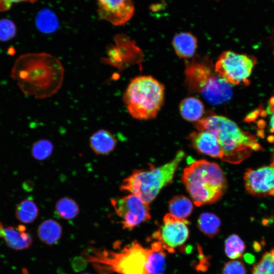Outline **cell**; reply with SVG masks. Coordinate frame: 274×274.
I'll list each match as a JSON object with an SVG mask.
<instances>
[{
	"instance_id": "28",
	"label": "cell",
	"mask_w": 274,
	"mask_h": 274,
	"mask_svg": "<svg viewBox=\"0 0 274 274\" xmlns=\"http://www.w3.org/2000/svg\"><path fill=\"white\" fill-rule=\"evenodd\" d=\"M223 274H246V270L243 262L233 260L225 264Z\"/></svg>"
},
{
	"instance_id": "7",
	"label": "cell",
	"mask_w": 274,
	"mask_h": 274,
	"mask_svg": "<svg viewBox=\"0 0 274 274\" xmlns=\"http://www.w3.org/2000/svg\"><path fill=\"white\" fill-rule=\"evenodd\" d=\"M185 75L189 91L199 94L212 104H223L231 98V86L218 76L207 58L186 61Z\"/></svg>"
},
{
	"instance_id": "14",
	"label": "cell",
	"mask_w": 274,
	"mask_h": 274,
	"mask_svg": "<svg viewBox=\"0 0 274 274\" xmlns=\"http://www.w3.org/2000/svg\"><path fill=\"white\" fill-rule=\"evenodd\" d=\"M192 147L198 152L221 160L222 154L216 136L208 130L192 132L188 136Z\"/></svg>"
},
{
	"instance_id": "34",
	"label": "cell",
	"mask_w": 274,
	"mask_h": 274,
	"mask_svg": "<svg viewBox=\"0 0 274 274\" xmlns=\"http://www.w3.org/2000/svg\"><path fill=\"white\" fill-rule=\"evenodd\" d=\"M272 40H273V46H274V29L273 30V32H272ZM273 53H274V50H273Z\"/></svg>"
},
{
	"instance_id": "29",
	"label": "cell",
	"mask_w": 274,
	"mask_h": 274,
	"mask_svg": "<svg viewBox=\"0 0 274 274\" xmlns=\"http://www.w3.org/2000/svg\"><path fill=\"white\" fill-rule=\"evenodd\" d=\"M46 15V16L45 15H44L45 19L42 18L39 26L42 30L45 32H51L56 28L57 21L52 14H47Z\"/></svg>"
},
{
	"instance_id": "33",
	"label": "cell",
	"mask_w": 274,
	"mask_h": 274,
	"mask_svg": "<svg viewBox=\"0 0 274 274\" xmlns=\"http://www.w3.org/2000/svg\"><path fill=\"white\" fill-rule=\"evenodd\" d=\"M272 112L270 118L269 125H270V131L271 132H274V109L271 108Z\"/></svg>"
},
{
	"instance_id": "1",
	"label": "cell",
	"mask_w": 274,
	"mask_h": 274,
	"mask_svg": "<svg viewBox=\"0 0 274 274\" xmlns=\"http://www.w3.org/2000/svg\"><path fill=\"white\" fill-rule=\"evenodd\" d=\"M11 77L23 93L43 99L60 90L64 80V69L61 61L51 54L28 53L16 59Z\"/></svg>"
},
{
	"instance_id": "23",
	"label": "cell",
	"mask_w": 274,
	"mask_h": 274,
	"mask_svg": "<svg viewBox=\"0 0 274 274\" xmlns=\"http://www.w3.org/2000/svg\"><path fill=\"white\" fill-rule=\"evenodd\" d=\"M199 230L210 237L216 235L219 232L221 221L216 215L211 213H203L197 220Z\"/></svg>"
},
{
	"instance_id": "3",
	"label": "cell",
	"mask_w": 274,
	"mask_h": 274,
	"mask_svg": "<svg viewBox=\"0 0 274 274\" xmlns=\"http://www.w3.org/2000/svg\"><path fill=\"white\" fill-rule=\"evenodd\" d=\"M182 181L198 207L218 201L227 188L225 176L220 166L206 160L195 161L186 167Z\"/></svg>"
},
{
	"instance_id": "22",
	"label": "cell",
	"mask_w": 274,
	"mask_h": 274,
	"mask_svg": "<svg viewBox=\"0 0 274 274\" xmlns=\"http://www.w3.org/2000/svg\"><path fill=\"white\" fill-rule=\"evenodd\" d=\"M39 214L38 208L31 198H27L16 206L15 215L17 219L23 223L33 222Z\"/></svg>"
},
{
	"instance_id": "6",
	"label": "cell",
	"mask_w": 274,
	"mask_h": 274,
	"mask_svg": "<svg viewBox=\"0 0 274 274\" xmlns=\"http://www.w3.org/2000/svg\"><path fill=\"white\" fill-rule=\"evenodd\" d=\"M85 256L99 273L148 274L146 268L148 249L136 241L125 246L121 252L92 249Z\"/></svg>"
},
{
	"instance_id": "25",
	"label": "cell",
	"mask_w": 274,
	"mask_h": 274,
	"mask_svg": "<svg viewBox=\"0 0 274 274\" xmlns=\"http://www.w3.org/2000/svg\"><path fill=\"white\" fill-rule=\"evenodd\" d=\"M245 250L244 243L236 234L227 237L225 242V251L228 257L232 259L241 258Z\"/></svg>"
},
{
	"instance_id": "20",
	"label": "cell",
	"mask_w": 274,
	"mask_h": 274,
	"mask_svg": "<svg viewBox=\"0 0 274 274\" xmlns=\"http://www.w3.org/2000/svg\"><path fill=\"white\" fill-rule=\"evenodd\" d=\"M62 227L60 224L53 219L42 222L38 228V234L40 240L48 245L56 244L61 237Z\"/></svg>"
},
{
	"instance_id": "13",
	"label": "cell",
	"mask_w": 274,
	"mask_h": 274,
	"mask_svg": "<svg viewBox=\"0 0 274 274\" xmlns=\"http://www.w3.org/2000/svg\"><path fill=\"white\" fill-rule=\"evenodd\" d=\"M98 18L114 26L125 25L133 17L132 0H96Z\"/></svg>"
},
{
	"instance_id": "10",
	"label": "cell",
	"mask_w": 274,
	"mask_h": 274,
	"mask_svg": "<svg viewBox=\"0 0 274 274\" xmlns=\"http://www.w3.org/2000/svg\"><path fill=\"white\" fill-rule=\"evenodd\" d=\"M114 44L109 46L107 56L102 60L106 64L123 71L133 65H141L144 54L136 43L125 34L114 36Z\"/></svg>"
},
{
	"instance_id": "9",
	"label": "cell",
	"mask_w": 274,
	"mask_h": 274,
	"mask_svg": "<svg viewBox=\"0 0 274 274\" xmlns=\"http://www.w3.org/2000/svg\"><path fill=\"white\" fill-rule=\"evenodd\" d=\"M111 204L124 229L132 230L151 218L149 204L134 194L113 198Z\"/></svg>"
},
{
	"instance_id": "17",
	"label": "cell",
	"mask_w": 274,
	"mask_h": 274,
	"mask_svg": "<svg viewBox=\"0 0 274 274\" xmlns=\"http://www.w3.org/2000/svg\"><path fill=\"white\" fill-rule=\"evenodd\" d=\"M176 54L180 58L188 59L194 56L197 48L196 38L189 32L176 35L172 40Z\"/></svg>"
},
{
	"instance_id": "21",
	"label": "cell",
	"mask_w": 274,
	"mask_h": 274,
	"mask_svg": "<svg viewBox=\"0 0 274 274\" xmlns=\"http://www.w3.org/2000/svg\"><path fill=\"white\" fill-rule=\"evenodd\" d=\"M170 214L182 219H186L192 212L193 207L191 200L183 195H178L173 197L168 203Z\"/></svg>"
},
{
	"instance_id": "16",
	"label": "cell",
	"mask_w": 274,
	"mask_h": 274,
	"mask_svg": "<svg viewBox=\"0 0 274 274\" xmlns=\"http://www.w3.org/2000/svg\"><path fill=\"white\" fill-rule=\"evenodd\" d=\"M117 144V140L110 131L100 129L89 138V146L97 155H107L112 153Z\"/></svg>"
},
{
	"instance_id": "11",
	"label": "cell",
	"mask_w": 274,
	"mask_h": 274,
	"mask_svg": "<svg viewBox=\"0 0 274 274\" xmlns=\"http://www.w3.org/2000/svg\"><path fill=\"white\" fill-rule=\"evenodd\" d=\"M189 221L176 217L170 213L163 218L162 224L152 235L164 250L174 253L175 249L183 245L188 238Z\"/></svg>"
},
{
	"instance_id": "35",
	"label": "cell",
	"mask_w": 274,
	"mask_h": 274,
	"mask_svg": "<svg viewBox=\"0 0 274 274\" xmlns=\"http://www.w3.org/2000/svg\"><path fill=\"white\" fill-rule=\"evenodd\" d=\"M82 274H90V273H83Z\"/></svg>"
},
{
	"instance_id": "18",
	"label": "cell",
	"mask_w": 274,
	"mask_h": 274,
	"mask_svg": "<svg viewBox=\"0 0 274 274\" xmlns=\"http://www.w3.org/2000/svg\"><path fill=\"white\" fill-rule=\"evenodd\" d=\"M204 106L198 98L190 96L183 99L179 105V111L182 118L189 122H197L202 119Z\"/></svg>"
},
{
	"instance_id": "15",
	"label": "cell",
	"mask_w": 274,
	"mask_h": 274,
	"mask_svg": "<svg viewBox=\"0 0 274 274\" xmlns=\"http://www.w3.org/2000/svg\"><path fill=\"white\" fill-rule=\"evenodd\" d=\"M0 237L9 247L17 250L28 249L32 243L31 236L23 225L4 227L0 222Z\"/></svg>"
},
{
	"instance_id": "5",
	"label": "cell",
	"mask_w": 274,
	"mask_h": 274,
	"mask_svg": "<svg viewBox=\"0 0 274 274\" xmlns=\"http://www.w3.org/2000/svg\"><path fill=\"white\" fill-rule=\"evenodd\" d=\"M164 85L151 76L132 79L123 95V100L131 117L147 120L156 117L164 100Z\"/></svg>"
},
{
	"instance_id": "2",
	"label": "cell",
	"mask_w": 274,
	"mask_h": 274,
	"mask_svg": "<svg viewBox=\"0 0 274 274\" xmlns=\"http://www.w3.org/2000/svg\"><path fill=\"white\" fill-rule=\"evenodd\" d=\"M198 130H208L216 136L222 154L221 160L238 164L261 149L256 137L243 130L232 120L219 115H210L195 124Z\"/></svg>"
},
{
	"instance_id": "8",
	"label": "cell",
	"mask_w": 274,
	"mask_h": 274,
	"mask_svg": "<svg viewBox=\"0 0 274 274\" xmlns=\"http://www.w3.org/2000/svg\"><path fill=\"white\" fill-rule=\"evenodd\" d=\"M255 63L253 56L228 50L220 54L214 68L218 76L230 86L248 85Z\"/></svg>"
},
{
	"instance_id": "36",
	"label": "cell",
	"mask_w": 274,
	"mask_h": 274,
	"mask_svg": "<svg viewBox=\"0 0 274 274\" xmlns=\"http://www.w3.org/2000/svg\"><path fill=\"white\" fill-rule=\"evenodd\" d=\"M60 274H64V273H60Z\"/></svg>"
},
{
	"instance_id": "32",
	"label": "cell",
	"mask_w": 274,
	"mask_h": 274,
	"mask_svg": "<svg viewBox=\"0 0 274 274\" xmlns=\"http://www.w3.org/2000/svg\"><path fill=\"white\" fill-rule=\"evenodd\" d=\"M36 1L37 0H0V11L8 10L15 3L25 1L34 2Z\"/></svg>"
},
{
	"instance_id": "31",
	"label": "cell",
	"mask_w": 274,
	"mask_h": 274,
	"mask_svg": "<svg viewBox=\"0 0 274 274\" xmlns=\"http://www.w3.org/2000/svg\"><path fill=\"white\" fill-rule=\"evenodd\" d=\"M87 260L83 257H77L73 259L72 266L76 271H80L85 268L87 265Z\"/></svg>"
},
{
	"instance_id": "26",
	"label": "cell",
	"mask_w": 274,
	"mask_h": 274,
	"mask_svg": "<svg viewBox=\"0 0 274 274\" xmlns=\"http://www.w3.org/2000/svg\"><path fill=\"white\" fill-rule=\"evenodd\" d=\"M252 274H274V249L263 254L254 266Z\"/></svg>"
},
{
	"instance_id": "12",
	"label": "cell",
	"mask_w": 274,
	"mask_h": 274,
	"mask_svg": "<svg viewBox=\"0 0 274 274\" xmlns=\"http://www.w3.org/2000/svg\"><path fill=\"white\" fill-rule=\"evenodd\" d=\"M248 192L254 196H274V161L269 165L247 170L244 177Z\"/></svg>"
},
{
	"instance_id": "27",
	"label": "cell",
	"mask_w": 274,
	"mask_h": 274,
	"mask_svg": "<svg viewBox=\"0 0 274 274\" xmlns=\"http://www.w3.org/2000/svg\"><path fill=\"white\" fill-rule=\"evenodd\" d=\"M53 145L48 140H40L33 143L31 148L33 157L38 160L46 159L52 154Z\"/></svg>"
},
{
	"instance_id": "4",
	"label": "cell",
	"mask_w": 274,
	"mask_h": 274,
	"mask_svg": "<svg viewBox=\"0 0 274 274\" xmlns=\"http://www.w3.org/2000/svg\"><path fill=\"white\" fill-rule=\"evenodd\" d=\"M184 156V151L180 150L173 160L163 165L155 167L149 164L147 168L133 170L123 180L120 190L134 194L149 204L163 187L172 182L177 169Z\"/></svg>"
},
{
	"instance_id": "30",
	"label": "cell",
	"mask_w": 274,
	"mask_h": 274,
	"mask_svg": "<svg viewBox=\"0 0 274 274\" xmlns=\"http://www.w3.org/2000/svg\"><path fill=\"white\" fill-rule=\"evenodd\" d=\"M15 29L11 22H2L0 23V39L6 41L13 37Z\"/></svg>"
},
{
	"instance_id": "24",
	"label": "cell",
	"mask_w": 274,
	"mask_h": 274,
	"mask_svg": "<svg viewBox=\"0 0 274 274\" xmlns=\"http://www.w3.org/2000/svg\"><path fill=\"white\" fill-rule=\"evenodd\" d=\"M57 215L65 220L75 219L79 214L80 210L77 203L72 198L64 197L59 199L56 203Z\"/></svg>"
},
{
	"instance_id": "19",
	"label": "cell",
	"mask_w": 274,
	"mask_h": 274,
	"mask_svg": "<svg viewBox=\"0 0 274 274\" xmlns=\"http://www.w3.org/2000/svg\"><path fill=\"white\" fill-rule=\"evenodd\" d=\"M166 254L161 244L155 241L148 249L146 268L148 274H164Z\"/></svg>"
}]
</instances>
